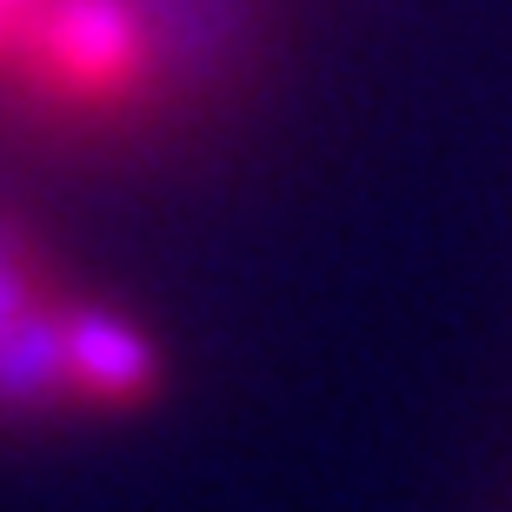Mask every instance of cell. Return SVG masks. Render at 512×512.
Here are the masks:
<instances>
[{
    "instance_id": "obj_2",
    "label": "cell",
    "mask_w": 512,
    "mask_h": 512,
    "mask_svg": "<svg viewBox=\"0 0 512 512\" xmlns=\"http://www.w3.org/2000/svg\"><path fill=\"white\" fill-rule=\"evenodd\" d=\"M60 7L67 0H0V147L14 133V114H20V100H27V87H34L40 60H47Z\"/></svg>"
},
{
    "instance_id": "obj_1",
    "label": "cell",
    "mask_w": 512,
    "mask_h": 512,
    "mask_svg": "<svg viewBox=\"0 0 512 512\" xmlns=\"http://www.w3.org/2000/svg\"><path fill=\"white\" fill-rule=\"evenodd\" d=\"M94 286L54 213V193L0 173V446L74 439L67 333Z\"/></svg>"
}]
</instances>
